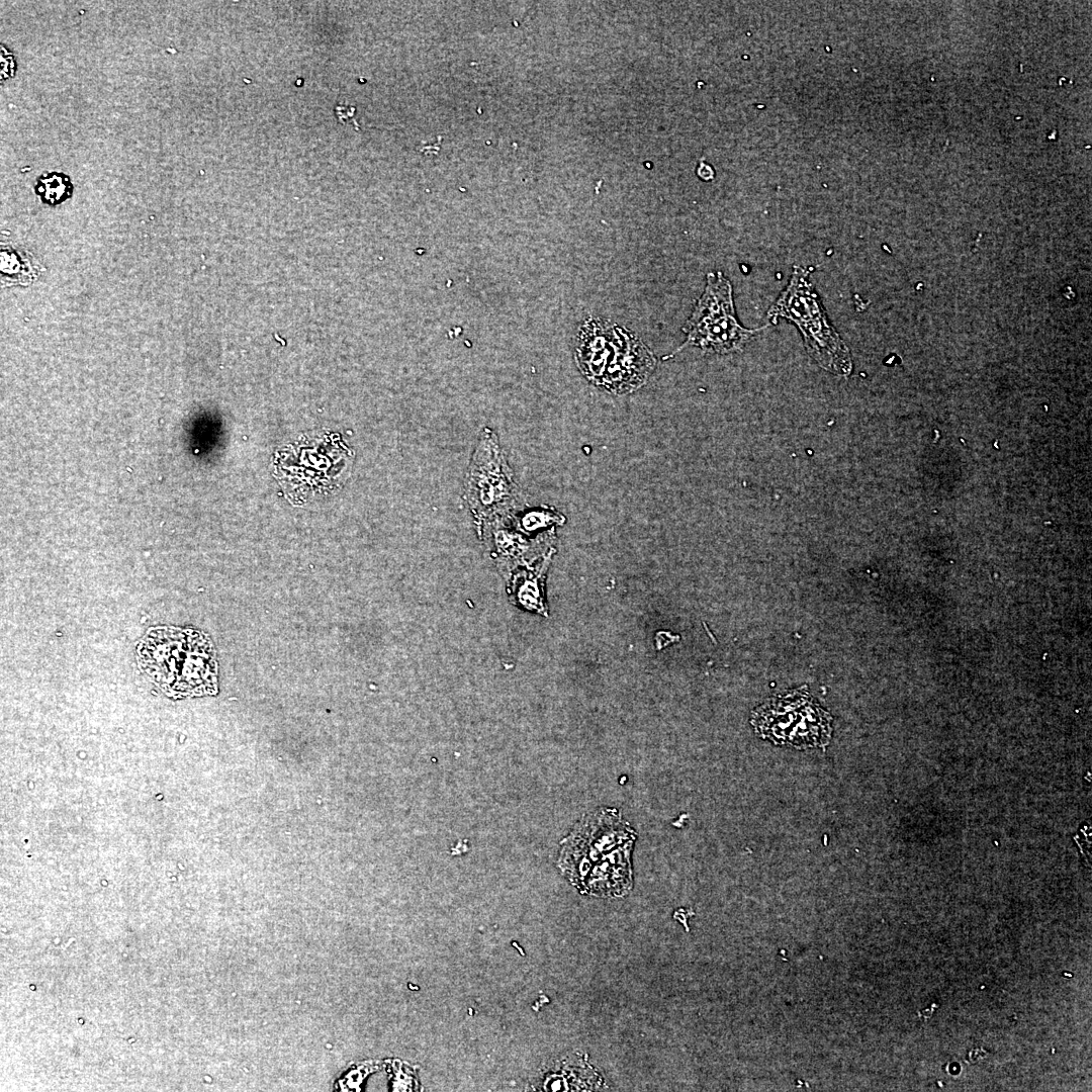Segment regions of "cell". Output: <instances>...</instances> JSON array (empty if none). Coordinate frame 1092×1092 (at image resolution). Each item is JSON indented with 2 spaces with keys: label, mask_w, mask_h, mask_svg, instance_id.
<instances>
[{
  "label": "cell",
  "mask_w": 1092,
  "mask_h": 1092,
  "mask_svg": "<svg viewBox=\"0 0 1092 1092\" xmlns=\"http://www.w3.org/2000/svg\"><path fill=\"white\" fill-rule=\"evenodd\" d=\"M636 832L616 809L586 815L561 842L558 866L583 894L622 897L632 889Z\"/></svg>",
  "instance_id": "6da1fadb"
},
{
  "label": "cell",
  "mask_w": 1092,
  "mask_h": 1092,
  "mask_svg": "<svg viewBox=\"0 0 1092 1092\" xmlns=\"http://www.w3.org/2000/svg\"><path fill=\"white\" fill-rule=\"evenodd\" d=\"M141 668L169 697L217 693V661L210 639L190 628H151L138 646Z\"/></svg>",
  "instance_id": "7a4b0ae2"
},
{
  "label": "cell",
  "mask_w": 1092,
  "mask_h": 1092,
  "mask_svg": "<svg viewBox=\"0 0 1092 1092\" xmlns=\"http://www.w3.org/2000/svg\"><path fill=\"white\" fill-rule=\"evenodd\" d=\"M575 360L593 384L617 394L638 389L656 366L654 354L637 337L598 318L581 327Z\"/></svg>",
  "instance_id": "3957f363"
},
{
  "label": "cell",
  "mask_w": 1092,
  "mask_h": 1092,
  "mask_svg": "<svg viewBox=\"0 0 1092 1092\" xmlns=\"http://www.w3.org/2000/svg\"><path fill=\"white\" fill-rule=\"evenodd\" d=\"M809 272L794 266L792 278L767 317H785L801 331L809 354L819 365L834 374L847 376L852 369L849 351L828 322L819 296L808 280Z\"/></svg>",
  "instance_id": "277c9868"
},
{
  "label": "cell",
  "mask_w": 1092,
  "mask_h": 1092,
  "mask_svg": "<svg viewBox=\"0 0 1092 1092\" xmlns=\"http://www.w3.org/2000/svg\"><path fill=\"white\" fill-rule=\"evenodd\" d=\"M465 497L477 520L511 518L524 497L502 452L497 436L484 428L472 454L466 478Z\"/></svg>",
  "instance_id": "5b68a950"
},
{
  "label": "cell",
  "mask_w": 1092,
  "mask_h": 1092,
  "mask_svg": "<svg viewBox=\"0 0 1092 1092\" xmlns=\"http://www.w3.org/2000/svg\"><path fill=\"white\" fill-rule=\"evenodd\" d=\"M831 716L805 689L774 697L752 712L756 734L778 745L823 747L831 737Z\"/></svg>",
  "instance_id": "8992f818"
},
{
  "label": "cell",
  "mask_w": 1092,
  "mask_h": 1092,
  "mask_svg": "<svg viewBox=\"0 0 1092 1092\" xmlns=\"http://www.w3.org/2000/svg\"><path fill=\"white\" fill-rule=\"evenodd\" d=\"M761 329L764 328L749 330L738 323L730 281L720 271L717 274L710 272L705 291L682 327L687 340L672 355L688 346L720 354L734 352Z\"/></svg>",
  "instance_id": "52a82bcc"
},
{
  "label": "cell",
  "mask_w": 1092,
  "mask_h": 1092,
  "mask_svg": "<svg viewBox=\"0 0 1092 1092\" xmlns=\"http://www.w3.org/2000/svg\"><path fill=\"white\" fill-rule=\"evenodd\" d=\"M35 194L49 205H58L71 197L73 185L64 173H43L35 184Z\"/></svg>",
  "instance_id": "ba28073f"
},
{
  "label": "cell",
  "mask_w": 1092,
  "mask_h": 1092,
  "mask_svg": "<svg viewBox=\"0 0 1092 1092\" xmlns=\"http://www.w3.org/2000/svg\"><path fill=\"white\" fill-rule=\"evenodd\" d=\"M563 521V517L549 510H535L527 513L521 520L525 530H536L551 523Z\"/></svg>",
  "instance_id": "9c48e42d"
},
{
  "label": "cell",
  "mask_w": 1092,
  "mask_h": 1092,
  "mask_svg": "<svg viewBox=\"0 0 1092 1092\" xmlns=\"http://www.w3.org/2000/svg\"><path fill=\"white\" fill-rule=\"evenodd\" d=\"M1 76L4 79L13 76L15 71V62L13 55L9 54L3 46H1Z\"/></svg>",
  "instance_id": "30bf717a"
}]
</instances>
